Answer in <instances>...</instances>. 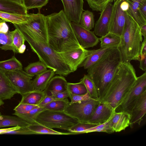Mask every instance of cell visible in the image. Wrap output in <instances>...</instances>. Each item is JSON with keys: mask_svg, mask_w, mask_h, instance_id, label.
<instances>
[{"mask_svg": "<svg viewBox=\"0 0 146 146\" xmlns=\"http://www.w3.org/2000/svg\"><path fill=\"white\" fill-rule=\"evenodd\" d=\"M130 115L122 111H115L110 119L108 123L114 132L124 130L130 125Z\"/></svg>", "mask_w": 146, "mask_h": 146, "instance_id": "ac0fdd59", "label": "cell"}, {"mask_svg": "<svg viewBox=\"0 0 146 146\" xmlns=\"http://www.w3.org/2000/svg\"><path fill=\"white\" fill-rule=\"evenodd\" d=\"M23 27L35 34L48 44L46 16L39 12L29 14L27 21L20 24Z\"/></svg>", "mask_w": 146, "mask_h": 146, "instance_id": "30bf717a", "label": "cell"}, {"mask_svg": "<svg viewBox=\"0 0 146 146\" xmlns=\"http://www.w3.org/2000/svg\"><path fill=\"white\" fill-rule=\"evenodd\" d=\"M139 61L140 62L139 68L142 70L146 71V53L140 55Z\"/></svg>", "mask_w": 146, "mask_h": 146, "instance_id": "f6af8a7d", "label": "cell"}, {"mask_svg": "<svg viewBox=\"0 0 146 146\" xmlns=\"http://www.w3.org/2000/svg\"><path fill=\"white\" fill-rule=\"evenodd\" d=\"M129 3V9L127 11L141 27L146 24V19L141 15L139 10L140 4L143 0H125Z\"/></svg>", "mask_w": 146, "mask_h": 146, "instance_id": "cb8c5ba5", "label": "cell"}, {"mask_svg": "<svg viewBox=\"0 0 146 146\" xmlns=\"http://www.w3.org/2000/svg\"><path fill=\"white\" fill-rule=\"evenodd\" d=\"M20 127H21L19 126H16L14 127H12L7 128L0 129V134H2L3 133L7 131L13 130L18 129Z\"/></svg>", "mask_w": 146, "mask_h": 146, "instance_id": "816d5d0a", "label": "cell"}, {"mask_svg": "<svg viewBox=\"0 0 146 146\" xmlns=\"http://www.w3.org/2000/svg\"><path fill=\"white\" fill-rule=\"evenodd\" d=\"M48 44L56 52L60 53L82 48L75 36L64 11L46 16Z\"/></svg>", "mask_w": 146, "mask_h": 146, "instance_id": "6da1fadb", "label": "cell"}, {"mask_svg": "<svg viewBox=\"0 0 146 146\" xmlns=\"http://www.w3.org/2000/svg\"><path fill=\"white\" fill-rule=\"evenodd\" d=\"M113 8V4L110 3L101 12L100 17L94 27V32L96 35L102 37L109 32Z\"/></svg>", "mask_w": 146, "mask_h": 146, "instance_id": "5bb4252c", "label": "cell"}, {"mask_svg": "<svg viewBox=\"0 0 146 146\" xmlns=\"http://www.w3.org/2000/svg\"><path fill=\"white\" fill-rule=\"evenodd\" d=\"M0 11L25 15L27 10L22 4L10 0H0Z\"/></svg>", "mask_w": 146, "mask_h": 146, "instance_id": "603a6c76", "label": "cell"}, {"mask_svg": "<svg viewBox=\"0 0 146 146\" xmlns=\"http://www.w3.org/2000/svg\"><path fill=\"white\" fill-rule=\"evenodd\" d=\"M28 15L15 14L0 11V18L5 22L13 24H20L26 22L29 18Z\"/></svg>", "mask_w": 146, "mask_h": 146, "instance_id": "83f0119b", "label": "cell"}, {"mask_svg": "<svg viewBox=\"0 0 146 146\" xmlns=\"http://www.w3.org/2000/svg\"><path fill=\"white\" fill-rule=\"evenodd\" d=\"M123 0L114 1L109 31L120 36L122 33L127 17L126 12L122 11L120 7Z\"/></svg>", "mask_w": 146, "mask_h": 146, "instance_id": "7c38bea8", "label": "cell"}, {"mask_svg": "<svg viewBox=\"0 0 146 146\" xmlns=\"http://www.w3.org/2000/svg\"><path fill=\"white\" fill-rule=\"evenodd\" d=\"M115 111L104 103L100 102L88 123L96 125L103 124L109 119Z\"/></svg>", "mask_w": 146, "mask_h": 146, "instance_id": "e0dca14e", "label": "cell"}, {"mask_svg": "<svg viewBox=\"0 0 146 146\" xmlns=\"http://www.w3.org/2000/svg\"><path fill=\"white\" fill-rule=\"evenodd\" d=\"M90 50L81 48L59 54L65 62L74 72L89 55Z\"/></svg>", "mask_w": 146, "mask_h": 146, "instance_id": "4fadbf2b", "label": "cell"}, {"mask_svg": "<svg viewBox=\"0 0 146 146\" xmlns=\"http://www.w3.org/2000/svg\"><path fill=\"white\" fill-rule=\"evenodd\" d=\"M146 53V38L142 42L140 49V56Z\"/></svg>", "mask_w": 146, "mask_h": 146, "instance_id": "f907efd6", "label": "cell"}, {"mask_svg": "<svg viewBox=\"0 0 146 146\" xmlns=\"http://www.w3.org/2000/svg\"><path fill=\"white\" fill-rule=\"evenodd\" d=\"M85 28L90 30L94 28V14L92 12L86 10L81 15L80 24Z\"/></svg>", "mask_w": 146, "mask_h": 146, "instance_id": "1f68e13d", "label": "cell"}, {"mask_svg": "<svg viewBox=\"0 0 146 146\" xmlns=\"http://www.w3.org/2000/svg\"><path fill=\"white\" fill-rule=\"evenodd\" d=\"M100 103V100L92 98L71 104L69 103L64 111L79 121L88 122Z\"/></svg>", "mask_w": 146, "mask_h": 146, "instance_id": "52a82bcc", "label": "cell"}, {"mask_svg": "<svg viewBox=\"0 0 146 146\" xmlns=\"http://www.w3.org/2000/svg\"><path fill=\"white\" fill-rule=\"evenodd\" d=\"M68 83L63 76L59 75L53 76L43 91L46 95L51 96L56 93L68 91Z\"/></svg>", "mask_w": 146, "mask_h": 146, "instance_id": "d6986e66", "label": "cell"}, {"mask_svg": "<svg viewBox=\"0 0 146 146\" xmlns=\"http://www.w3.org/2000/svg\"><path fill=\"white\" fill-rule=\"evenodd\" d=\"M55 74L53 70L49 69L36 75L33 80L34 90L43 92Z\"/></svg>", "mask_w": 146, "mask_h": 146, "instance_id": "7402d4cb", "label": "cell"}, {"mask_svg": "<svg viewBox=\"0 0 146 146\" xmlns=\"http://www.w3.org/2000/svg\"><path fill=\"white\" fill-rule=\"evenodd\" d=\"M49 0H22V4L27 10L37 8L39 11L46 5Z\"/></svg>", "mask_w": 146, "mask_h": 146, "instance_id": "f35d334b", "label": "cell"}, {"mask_svg": "<svg viewBox=\"0 0 146 146\" xmlns=\"http://www.w3.org/2000/svg\"><path fill=\"white\" fill-rule=\"evenodd\" d=\"M145 91H146L145 72L141 76L137 77L131 89L116 109L119 110L118 111H122L130 115L131 110L137 99Z\"/></svg>", "mask_w": 146, "mask_h": 146, "instance_id": "ba28073f", "label": "cell"}, {"mask_svg": "<svg viewBox=\"0 0 146 146\" xmlns=\"http://www.w3.org/2000/svg\"><path fill=\"white\" fill-rule=\"evenodd\" d=\"M140 29L142 36L144 37V38H146V24L141 26Z\"/></svg>", "mask_w": 146, "mask_h": 146, "instance_id": "f5cc1de1", "label": "cell"}, {"mask_svg": "<svg viewBox=\"0 0 146 146\" xmlns=\"http://www.w3.org/2000/svg\"><path fill=\"white\" fill-rule=\"evenodd\" d=\"M80 81L85 85L90 97L92 98L99 100L95 85L88 74L84 75Z\"/></svg>", "mask_w": 146, "mask_h": 146, "instance_id": "e575fe53", "label": "cell"}, {"mask_svg": "<svg viewBox=\"0 0 146 146\" xmlns=\"http://www.w3.org/2000/svg\"><path fill=\"white\" fill-rule=\"evenodd\" d=\"M9 31V28L5 21H3L0 22V33H6Z\"/></svg>", "mask_w": 146, "mask_h": 146, "instance_id": "c3c4849f", "label": "cell"}, {"mask_svg": "<svg viewBox=\"0 0 146 146\" xmlns=\"http://www.w3.org/2000/svg\"><path fill=\"white\" fill-rule=\"evenodd\" d=\"M35 121L48 128H57L68 131L79 121L64 111L45 109L36 116Z\"/></svg>", "mask_w": 146, "mask_h": 146, "instance_id": "8992f818", "label": "cell"}, {"mask_svg": "<svg viewBox=\"0 0 146 146\" xmlns=\"http://www.w3.org/2000/svg\"><path fill=\"white\" fill-rule=\"evenodd\" d=\"M69 98L71 99V101L69 103L70 104L91 98L88 92L86 94L82 95H75L70 94Z\"/></svg>", "mask_w": 146, "mask_h": 146, "instance_id": "7bdbcfd3", "label": "cell"}, {"mask_svg": "<svg viewBox=\"0 0 146 146\" xmlns=\"http://www.w3.org/2000/svg\"><path fill=\"white\" fill-rule=\"evenodd\" d=\"M121 62L120 52L115 47L87 69V74L95 85L100 101Z\"/></svg>", "mask_w": 146, "mask_h": 146, "instance_id": "3957f363", "label": "cell"}, {"mask_svg": "<svg viewBox=\"0 0 146 146\" xmlns=\"http://www.w3.org/2000/svg\"><path fill=\"white\" fill-rule=\"evenodd\" d=\"M26 47L25 45L24 44H22L19 48L18 53L20 54H23L25 51L26 49Z\"/></svg>", "mask_w": 146, "mask_h": 146, "instance_id": "db71d44e", "label": "cell"}, {"mask_svg": "<svg viewBox=\"0 0 146 146\" xmlns=\"http://www.w3.org/2000/svg\"><path fill=\"white\" fill-rule=\"evenodd\" d=\"M45 109L44 107L39 106L26 112L15 111L13 114L31 124L36 122L35 121L36 116L39 112Z\"/></svg>", "mask_w": 146, "mask_h": 146, "instance_id": "f546056e", "label": "cell"}, {"mask_svg": "<svg viewBox=\"0 0 146 146\" xmlns=\"http://www.w3.org/2000/svg\"><path fill=\"white\" fill-rule=\"evenodd\" d=\"M39 107L37 105H34L27 104L19 103L14 109L15 111L25 112L28 111L33 109Z\"/></svg>", "mask_w": 146, "mask_h": 146, "instance_id": "b9f144b4", "label": "cell"}, {"mask_svg": "<svg viewBox=\"0 0 146 146\" xmlns=\"http://www.w3.org/2000/svg\"><path fill=\"white\" fill-rule=\"evenodd\" d=\"M12 39L14 49V52L18 53L19 47L24 44L25 40L19 31L16 29L11 31Z\"/></svg>", "mask_w": 146, "mask_h": 146, "instance_id": "60d3db41", "label": "cell"}, {"mask_svg": "<svg viewBox=\"0 0 146 146\" xmlns=\"http://www.w3.org/2000/svg\"><path fill=\"white\" fill-rule=\"evenodd\" d=\"M64 11L72 22L80 24L81 15L83 12V0H61Z\"/></svg>", "mask_w": 146, "mask_h": 146, "instance_id": "9a60e30c", "label": "cell"}, {"mask_svg": "<svg viewBox=\"0 0 146 146\" xmlns=\"http://www.w3.org/2000/svg\"><path fill=\"white\" fill-rule=\"evenodd\" d=\"M93 11L101 12L106 5L115 0H85Z\"/></svg>", "mask_w": 146, "mask_h": 146, "instance_id": "74e56055", "label": "cell"}, {"mask_svg": "<svg viewBox=\"0 0 146 146\" xmlns=\"http://www.w3.org/2000/svg\"><path fill=\"white\" fill-rule=\"evenodd\" d=\"M17 3L22 4V0H10Z\"/></svg>", "mask_w": 146, "mask_h": 146, "instance_id": "11a10c76", "label": "cell"}, {"mask_svg": "<svg viewBox=\"0 0 146 146\" xmlns=\"http://www.w3.org/2000/svg\"><path fill=\"white\" fill-rule=\"evenodd\" d=\"M126 13V20L121 36L120 43L117 47L122 62H130L132 60H139L143 40L140 27Z\"/></svg>", "mask_w": 146, "mask_h": 146, "instance_id": "5b68a950", "label": "cell"}, {"mask_svg": "<svg viewBox=\"0 0 146 146\" xmlns=\"http://www.w3.org/2000/svg\"><path fill=\"white\" fill-rule=\"evenodd\" d=\"M46 95L44 91L33 90L22 95V99L20 103L38 106Z\"/></svg>", "mask_w": 146, "mask_h": 146, "instance_id": "484cf974", "label": "cell"}, {"mask_svg": "<svg viewBox=\"0 0 146 146\" xmlns=\"http://www.w3.org/2000/svg\"><path fill=\"white\" fill-rule=\"evenodd\" d=\"M137 77L130 62H121L103 98V102L113 110L120 106L133 85Z\"/></svg>", "mask_w": 146, "mask_h": 146, "instance_id": "277c9868", "label": "cell"}, {"mask_svg": "<svg viewBox=\"0 0 146 146\" xmlns=\"http://www.w3.org/2000/svg\"><path fill=\"white\" fill-rule=\"evenodd\" d=\"M52 96L53 97L56 99H63L68 97H70V93L67 91L65 92L56 93H54Z\"/></svg>", "mask_w": 146, "mask_h": 146, "instance_id": "ee69618b", "label": "cell"}, {"mask_svg": "<svg viewBox=\"0 0 146 146\" xmlns=\"http://www.w3.org/2000/svg\"><path fill=\"white\" fill-rule=\"evenodd\" d=\"M98 125L88 122L79 121L73 125L68 130L70 134L84 133L87 129Z\"/></svg>", "mask_w": 146, "mask_h": 146, "instance_id": "8d00e7d4", "label": "cell"}, {"mask_svg": "<svg viewBox=\"0 0 146 146\" xmlns=\"http://www.w3.org/2000/svg\"><path fill=\"white\" fill-rule=\"evenodd\" d=\"M4 104V102L3 101L0 100V107L1 105H3ZM0 114H1V112L0 111Z\"/></svg>", "mask_w": 146, "mask_h": 146, "instance_id": "9f6ffc18", "label": "cell"}, {"mask_svg": "<svg viewBox=\"0 0 146 146\" xmlns=\"http://www.w3.org/2000/svg\"><path fill=\"white\" fill-rule=\"evenodd\" d=\"M30 124L29 123L18 116L0 114V128L8 126L23 127Z\"/></svg>", "mask_w": 146, "mask_h": 146, "instance_id": "d4e9b609", "label": "cell"}, {"mask_svg": "<svg viewBox=\"0 0 146 146\" xmlns=\"http://www.w3.org/2000/svg\"><path fill=\"white\" fill-rule=\"evenodd\" d=\"M22 69V64L14 56L9 59L0 61V70L4 72Z\"/></svg>", "mask_w": 146, "mask_h": 146, "instance_id": "f1b7e54d", "label": "cell"}, {"mask_svg": "<svg viewBox=\"0 0 146 146\" xmlns=\"http://www.w3.org/2000/svg\"><path fill=\"white\" fill-rule=\"evenodd\" d=\"M3 21V20H2V19H1V18H0V22H1L2 21Z\"/></svg>", "mask_w": 146, "mask_h": 146, "instance_id": "6f0895ef", "label": "cell"}, {"mask_svg": "<svg viewBox=\"0 0 146 146\" xmlns=\"http://www.w3.org/2000/svg\"><path fill=\"white\" fill-rule=\"evenodd\" d=\"M56 100L52 96L46 95L44 99L38 105L39 106L42 107L44 105Z\"/></svg>", "mask_w": 146, "mask_h": 146, "instance_id": "bcb514c9", "label": "cell"}, {"mask_svg": "<svg viewBox=\"0 0 146 146\" xmlns=\"http://www.w3.org/2000/svg\"><path fill=\"white\" fill-rule=\"evenodd\" d=\"M13 24L28 43L32 51L37 54L40 61L47 68L53 70L56 74L63 76L73 72L60 54L54 51L48 43L21 24Z\"/></svg>", "mask_w": 146, "mask_h": 146, "instance_id": "7a4b0ae2", "label": "cell"}, {"mask_svg": "<svg viewBox=\"0 0 146 146\" xmlns=\"http://www.w3.org/2000/svg\"><path fill=\"white\" fill-rule=\"evenodd\" d=\"M0 48L5 50H12L14 52L11 31H9L6 33H0Z\"/></svg>", "mask_w": 146, "mask_h": 146, "instance_id": "836d02e7", "label": "cell"}, {"mask_svg": "<svg viewBox=\"0 0 146 146\" xmlns=\"http://www.w3.org/2000/svg\"><path fill=\"white\" fill-rule=\"evenodd\" d=\"M47 68L44 63L39 61L30 64L24 68V71L33 77L46 70Z\"/></svg>", "mask_w": 146, "mask_h": 146, "instance_id": "d6a6232c", "label": "cell"}, {"mask_svg": "<svg viewBox=\"0 0 146 146\" xmlns=\"http://www.w3.org/2000/svg\"><path fill=\"white\" fill-rule=\"evenodd\" d=\"M110 118L106 122L87 129L84 132V133L93 132H104L108 133H114V131L113 129L108 123Z\"/></svg>", "mask_w": 146, "mask_h": 146, "instance_id": "ab89813d", "label": "cell"}, {"mask_svg": "<svg viewBox=\"0 0 146 146\" xmlns=\"http://www.w3.org/2000/svg\"><path fill=\"white\" fill-rule=\"evenodd\" d=\"M139 10L142 16L146 19V0H143L141 3Z\"/></svg>", "mask_w": 146, "mask_h": 146, "instance_id": "7dc6e473", "label": "cell"}, {"mask_svg": "<svg viewBox=\"0 0 146 146\" xmlns=\"http://www.w3.org/2000/svg\"><path fill=\"white\" fill-rule=\"evenodd\" d=\"M17 93L5 72L0 70V100L11 99Z\"/></svg>", "mask_w": 146, "mask_h": 146, "instance_id": "ffe728a7", "label": "cell"}, {"mask_svg": "<svg viewBox=\"0 0 146 146\" xmlns=\"http://www.w3.org/2000/svg\"><path fill=\"white\" fill-rule=\"evenodd\" d=\"M18 94L21 96L34 90L33 76L23 69L4 72Z\"/></svg>", "mask_w": 146, "mask_h": 146, "instance_id": "9c48e42d", "label": "cell"}, {"mask_svg": "<svg viewBox=\"0 0 146 146\" xmlns=\"http://www.w3.org/2000/svg\"><path fill=\"white\" fill-rule=\"evenodd\" d=\"M101 48L117 47L121 41V36L109 32L99 38Z\"/></svg>", "mask_w": 146, "mask_h": 146, "instance_id": "4316f807", "label": "cell"}, {"mask_svg": "<svg viewBox=\"0 0 146 146\" xmlns=\"http://www.w3.org/2000/svg\"><path fill=\"white\" fill-rule=\"evenodd\" d=\"M71 25L76 39L82 48L93 47L100 41L99 38L94 31L85 28L79 24L71 22Z\"/></svg>", "mask_w": 146, "mask_h": 146, "instance_id": "8fae6325", "label": "cell"}, {"mask_svg": "<svg viewBox=\"0 0 146 146\" xmlns=\"http://www.w3.org/2000/svg\"><path fill=\"white\" fill-rule=\"evenodd\" d=\"M146 113V91L143 93L135 102L131 113L129 126L133 127L135 124L140 125Z\"/></svg>", "mask_w": 146, "mask_h": 146, "instance_id": "2e32d148", "label": "cell"}, {"mask_svg": "<svg viewBox=\"0 0 146 146\" xmlns=\"http://www.w3.org/2000/svg\"><path fill=\"white\" fill-rule=\"evenodd\" d=\"M115 48H101L97 50H91L89 55L79 67H83L84 69H87Z\"/></svg>", "mask_w": 146, "mask_h": 146, "instance_id": "44dd1931", "label": "cell"}, {"mask_svg": "<svg viewBox=\"0 0 146 146\" xmlns=\"http://www.w3.org/2000/svg\"><path fill=\"white\" fill-rule=\"evenodd\" d=\"M68 99H56L44 105L42 107L45 109L56 111H64L70 103Z\"/></svg>", "mask_w": 146, "mask_h": 146, "instance_id": "4dcf8cb0", "label": "cell"}, {"mask_svg": "<svg viewBox=\"0 0 146 146\" xmlns=\"http://www.w3.org/2000/svg\"><path fill=\"white\" fill-rule=\"evenodd\" d=\"M68 90L70 94L78 95L85 94L88 92L85 85L80 81L74 83L68 82Z\"/></svg>", "mask_w": 146, "mask_h": 146, "instance_id": "d590c367", "label": "cell"}, {"mask_svg": "<svg viewBox=\"0 0 146 146\" xmlns=\"http://www.w3.org/2000/svg\"><path fill=\"white\" fill-rule=\"evenodd\" d=\"M120 7L122 11L126 12L129 9V5L128 3L125 0H123L120 4Z\"/></svg>", "mask_w": 146, "mask_h": 146, "instance_id": "681fc988", "label": "cell"}]
</instances>
